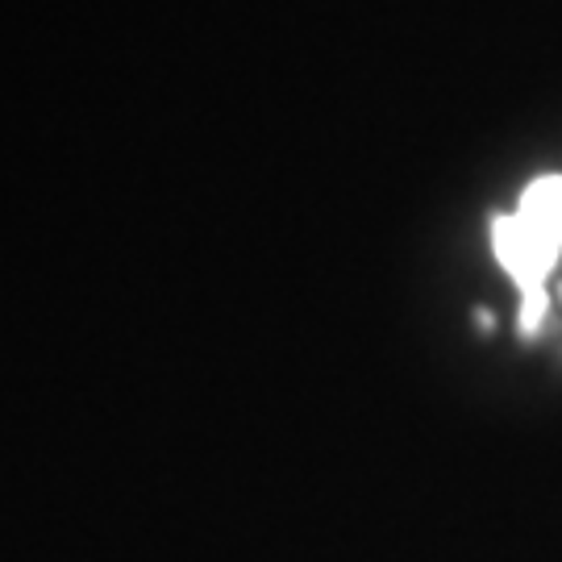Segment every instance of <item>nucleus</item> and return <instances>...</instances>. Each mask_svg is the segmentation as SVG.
<instances>
[{"instance_id":"3","label":"nucleus","mask_w":562,"mask_h":562,"mask_svg":"<svg viewBox=\"0 0 562 562\" xmlns=\"http://www.w3.org/2000/svg\"><path fill=\"white\" fill-rule=\"evenodd\" d=\"M546 292L542 288H533V292H525L521 301V334H538L542 329V317H546Z\"/></svg>"},{"instance_id":"1","label":"nucleus","mask_w":562,"mask_h":562,"mask_svg":"<svg viewBox=\"0 0 562 562\" xmlns=\"http://www.w3.org/2000/svg\"><path fill=\"white\" fill-rule=\"evenodd\" d=\"M492 241H496V259L501 267L513 276V280L521 283V292H533V288H542V280L554 271V262H559V241H550L538 229V225H529L521 213H513V217H501L496 229H492Z\"/></svg>"},{"instance_id":"2","label":"nucleus","mask_w":562,"mask_h":562,"mask_svg":"<svg viewBox=\"0 0 562 562\" xmlns=\"http://www.w3.org/2000/svg\"><path fill=\"white\" fill-rule=\"evenodd\" d=\"M517 213H521L529 225H538L550 241L562 246V176H546V180L529 183Z\"/></svg>"}]
</instances>
